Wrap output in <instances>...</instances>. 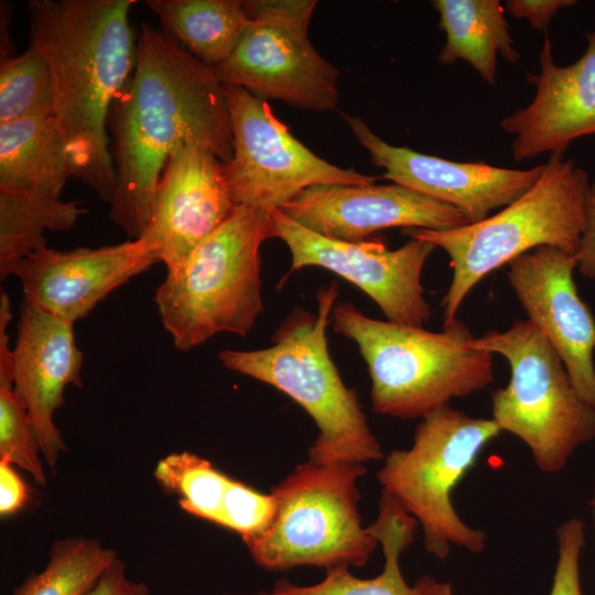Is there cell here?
Masks as SVG:
<instances>
[{
    "instance_id": "cell-1",
    "label": "cell",
    "mask_w": 595,
    "mask_h": 595,
    "mask_svg": "<svg viewBox=\"0 0 595 595\" xmlns=\"http://www.w3.org/2000/svg\"><path fill=\"white\" fill-rule=\"evenodd\" d=\"M108 130L116 175L109 216L136 239L149 225L162 172L180 145L199 144L224 163L234 153L224 85L212 67L147 23Z\"/></svg>"
},
{
    "instance_id": "cell-2",
    "label": "cell",
    "mask_w": 595,
    "mask_h": 595,
    "mask_svg": "<svg viewBox=\"0 0 595 595\" xmlns=\"http://www.w3.org/2000/svg\"><path fill=\"white\" fill-rule=\"evenodd\" d=\"M136 0H31L30 44L45 56L54 78V118L73 176L110 203L116 175L108 121L113 101L134 68L130 25Z\"/></svg>"
},
{
    "instance_id": "cell-3",
    "label": "cell",
    "mask_w": 595,
    "mask_h": 595,
    "mask_svg": "<svg viewBox=\"0 0 595 595\" xmlns=\"http://www.w3.org/2000/svg\"><path fill=\"white\" fill-rule=\"evenodd\" d=\"M331 320L335 332L357 344L371 378V407L379 414L423 419L494 380L493 354L472 346L474 336L457 317L431 332L374 320L340 302Z\"/></svg>"
},
{
    "instance_id": "cell-4",
    "label": "cell",
    "mask_w": 595,
    "mask_h": 595,
    "mask_svg": "<svg viewBox=\"0 0 595 595\" xmlns=\"http://www.w3.org/2000/svg\"><path fill=\"white\" fill-rule=\"evenodd\" d=\"M338 294L336 282L316 295L317 313L295 307L255 350L224 349L223 365L274 387L300 404L318 428L309 459L320 463L377 461L383 456L354 389L346 387L329 356L326 328Z\"/></svg>"
},
{
    "instance_id": "cell-5",
    "label": "cell",
    "mask_w": 595,
    "mask_h": 595,
    "mask_svg": "<svg viewBox=\"0 0 595 595\" xmlns=\"http://www.w3.org/2000/svg\"><path fill=\"white\" fill-rule=\"evenodd\" d=\"M272 237L267 209L238 205L167 270L153 300L176 349L187 351L218 333L246 336L252 329L263 311L260 247Z\"/></svg>"
},
{
    "instance_id": "cell-6",
    "label": "cell",
    "mask_w": 595,
    "mask_h": 595,
    "mask_svg": "<svg viewBox=\"0 0 595 595\" xmlns=\"http://www.w3.org/2000/svg\"><path fill=\"white\" fill-rule=\"evenodd\" d=\"M585 170L564 154H550L536 183L518 199L487 218L458 228L404 229L411 238L442 248L453 270L442 300L444 324L488 273L542 246L575 255L589 187Z\"/></svg>"
},
{
    "instance_id": "cell-7",
    "label": "cell",
    "mask_w": 595,
    "mask_h": 595,
    "mask_svg": "<svg viewBox=\"0 0 595 595\" xmlns=\"http://www.w3.org/2000/svg\"><path fill=\"white\" fill-rule=\"evenodd\" d=\"M366 473L357 462L296 465L270 491L277 502L271 524L246 543L253 562L272 572L365 565L379 544L359 512L357 483Z\"/></svg>"
},
{
    "instance_id": "cell-8",
    "label": "cell",
    "mask_w": 595,
    "mask_h": 595,
    "mask_svg": "<svg viewBox=\"0 0 595 595\" xmlns=\"http://www.w3.org/2000/svg\"><path fill=\"white\" fill-rule=\"evenodd\" d=\"M472 346L506 358L507 386L491 392L493 420L522 440L544 473L563 469L595 439V408L573 386L560 356L531 321L474 337Z\"/></svg>"
},
{
    "instance_id": "cell-9",
    "label": "cell",
    "mask_w": 595,
    "mask_h": 595,
    "mask_svg": "<svg viewBox=\"0 0 595 595\" xmlns=\"http://www.w3.org/2000/svg\"><path fill=\"white\" fill-rule=\"evenodd\" d=\"M500 432L493 419L445 405L422 419L410 448L393 450L385 457L377 473L382 491L422 526L424 548L435 558H446L452 545L473 553L486 548V533L461 519L451 496Z\"/></svg>"
},
{
    "instance_id": "cell-10",
    "label": "cell",
    "mask_w": 595,
    "mask_h": 595,
    "mask_svg": "<svg viewBox=\"0 0 595 595\" xmlns=\"http://www.w3.org/2000/svg\"><path fill=\"white\" fill-rule=\"evenodd\" d=\"M315 0H247L250 20L234 52L212 67L223 85L259 99L317 112L337 108L338 69L312 45L307 29Z\"/></svg>"
},
{
    "instance_id": "cell-11",
    "label": "cell",
    "mask_w": 595,
    "mask_h": 595,
    "mask_svg": "<svg viewBox=\"0 0 595 595\" xmlns=\"http://www.w3.org/2000/svg\"><path fill=\"white\" fill-rule=\"evenodd\" d=\"M224 89L234 142L226 174L237 206L281 208L310 186L368 185L379 178L321 159L290 133L266 100L241 87Z\"/></svg>"
},
{
    "instance_id": "cell-12",
    "label": "cell",
    "mask_w": 595,
    "mask_h": 595,
    "mask_svg": "<svg viewBox=\"0 0 595 595\" xmlns=\"http://www.w3.org/2000/svg\"><path fill=\"white\" fill-rule=\"evenodd\" d=\"M273 237L290 249V273L304 267L327 269L363 290L391 323L423 327L432 315L421 284L423 267L436 248L411 238L396 250L378 240L347 242L317 235L279 208L267 209Z\"/></svg>"
},
{
    "instance_id": "cell-13",
    "label": "cell",
    "mask_w": 595,
    "mask_h": 595,
    "mask_svg": "<svg viewBox=\"0 0 595 595\" xmlns=\"http://www.w3.org/2000/svg\"><path fill=\"white\" fill-rule=\"evenodd\" d=\"M573 255L542 246L508 263L507 278L528 320L563 361L580 396L595 408V317L580 298Z\"/></svg>"
},
{
    "instance_id": "cell-14",
    "label": "cell",
    "mask_w": 595,
    "mask_h": 595,
    "mask_svg": "<svg viewBox=\"0 0 595 595\" xmlns=\"http://www.w3.org/2000/svg\"><path fill=\"white\" fill-rule=\"evenodd\" d=\"M343 117L358 143L369 152L372 164L385 169L382 178L457 208L469 224L518 199L532 187L543 169L542 164L515 170L420 153L385 142L358 117Z\"/></svg>"
},
{
    "instance_id": "cell-15",
    "label": "cell",
    "mask_w": 595,
    "mask_h": 595,
    "mask_svg": "<svg viewBox=\"0 0 595 595\" xmlns=\"http://www.w3.org/2000/svg\"><path fill=\"white\" fill-rule=\"evenodd\" d=\"M279 209L317 235L347 242L386 228L447 230L469 224L457 208L394 183L314 185Z\"/></svg>"
},
{
    "instance_id": "cell-16",
    "label": "cell",
    "mask_w": 595,
    "mask_h": 595,
    "mask_svg": "<svg viewBox=\"0 0 595 595\" xmlns=\"http://www.w3.org/2000/svg\"><path fill=\"white\" fill-rule=\"evenodd\" d=\"M236 206L226 163L199 144L184 143L167 160L149 225L139 238L170 270L224 224Z\"/></svg>"
},
{
    "instance_id": "cell-17",
    "label": "cell",
    "mask_w": 595,
    "mask_h": 595,
    "mask_svg": "<svg viewBox=\"0 0 595 595\" xmlns=\"http://www.w3.org/2000/svg\"><path fill=\"white\" fill-rule=\"evenodd\" d=\"M159 262L137 238L98 248L56 250L41 247L17 268L24 300L75 323L113 290Z\"/></svg>"
},
{
    "instance_id": "cell-18",
    "label": "cell",
    "mask_w": 595,
    "mask_h": 595,
    "mask_svg": "<svg viewBox=\"0 0 595 595\" xmlns=\"http://www.w3.org/2000/svg\"><path fill=\"white\" fill-rule=\"evenodd\" d=\"M586 50L573 64L553 62L551 42L544 36L540 73H528L536 95L526 107L501 119L502 130L512 134L516 161L539 154H564L576 139L595 134V30L584 34Z\"/></svg>"
},
{
    "instance_id": "cell-19",
    "label": "cell",
    "mask_w": 595,
    "mask_h": 595,
    "mask_svg": "<svg viewBox=\"0 0 595 595\" xmlns=\"http://www.w3.org/2000/svg\"><path fill=\"white\" fill-rule=\"evenodd\" d=\"M12 353L13 388L26 404L42 456L54 469L67 450L54 412L65 402L68 385L83 386L84 354L75 340L74 323L23 299Z\"/></svg>"
},
{
    "instance_id": "cell-20",
    "label": "cell",
    "mask_w": 595,
    "mask_h": 595,
    "mask_svg": "<svg viewBox=\"0 0 595 595\" xmlns=\"http://www.w3.org/2000/svg\"><path fill=\"white\" fill-rule=\"evenodd\" d=\"M418 521L391 495L382 491L377 519L369 529L382 548L385 564L379 575L360 578L347 566L326 571L325 577L312 585H296L278 580L261 595H453L452 584L423 575L409 585L400 570L401 553L413 542Z\"/></svg>"
},
{
    "instance_id": "cell-21",
    "label": "cell",
    "mask_w": 595,
    "mask_h": 595,
    "mask_svg": "<svg viewBox=\"0 0 595 595\" xmlns=\"http://www.w3.org/2000/svg\"><path fill=\"white\" fill-rule=\"evenodd\" d=\"M73 169L54 116L0 123V190L60 199Z\"/></svg>"
},
{
    "instance_id": "cell-22",
    "label": "cell",
    "mask_w": 595,
    "mask_h": 595,
    "mask_svg": "<svg viewBox=\"0 0 595 595\" xmlns=\"http://www.w3.org/2000/svg\"><path fill=\"white\" fill-rule=\"evenodd\" d=\"M439 28L446 41L439 62H467L490 85L496 84L497 55L510 63L520 58L499 0H433Z\"/></svg>"
},
{
    "instance_id": "cell-23",
    "label": "cell",
    "mask_w": 595,
    "mask_h": 595,
    "mask_svg": "<svg viewBox=\"0 0 595 595\" xmlns=\"http://www.w3.org/2000/svg\"><path fill=\"white\" fill-rule=\"evenodd\" d=\"M162 30L214 67L234 52L250 20L241 0H147Z\"/></svg>"
},
{
    "instance_id": "cell-24",
    "label": "cell",
    "mask_w": 595,
    "mask_h": 595,
    "mask_svg": "<svg viewBox=\"0 0 595 595\" xmlns=\"http://www.w3.org/2000/svg\"><path fill=\"white\" fill-rule=\"evenodd\" d=\"M86 212L77 201L0 190V278L6 280L28 256L46 246L44 231L73 228Z\"/></svg>"
},
{
    "instance_id": "cell-25",
    "label": "cell",
    "mask_w": 595,
    "mask_h": 595,
    "mask_svg": "<svg viewBox=\"0 0 595 595\" xmlns=\"http://www.w3.org/2000/svg\"><path fill=\"white\" fill-rule=\"evenodd\" d=\"M118 558L113 549L93 538L57 540L44 569L30 574L12 595H87Z\"/></svg>"
},
{
    "instance_id": "cell-26",
    "label": "cell",
    "mask_w": 595,
    "mask_h": 595,
    "mask_svg": "<svg viewBox=\"0 0 595 595\" xmlns=\"http://www.w3.org/2000/svg\"><path fill=\"white\" fill-rule=\"evenodd\" d=\"M153 476L185 512L219 526L231 478L208 459L187 451L171 453L156 463Z\"/></svg>"
},
{
    "instance_id": "cell-27",
    "label": "cell",
    "mask_w": 595,
    "mask_h": 595,
    "mask_svg": "<svg viewBox=\"0 0 595 595\" xmlns=\"http://www.w3.org/2000/svg\"><path fill=\"white\" fill-rule=\"evenodd\" d=\"M55 85L51 67L31 45L20 55L1 58L0 123L54 116Z\"/></svg>"
},
{
    "instance_id": "cell-28",
    "label": "cell",
    "mask_w": 595,
    "mask_h": 595,
    "mask_svg": "<svg viewBox=\"0 0 595 595\" xmlns=\"http://www.w3.org/2000/svg\"><path fill=\"white\" fill-rule=\"evenodd\" d=\"M39 441L23 399L13 380L0 377V461L26 472L36 485L45 486Z\"/></svg>"
},
{
    "instance_id": "cell-29",
    "label": "cell",
    "mask_w": 595,
    "mask_h": 595,
    "mask_svg": "<svg viewBox=\"0 0 595 595\" xmlns=\"http://www.w3.org/2000/svg\"><path fill=\"white\" fill-rule=\"evenodd\" d=\"M277 509L274 496L255 490L231 478L221 508L219 526L232 530L245 543L262 534Z\"/></svg>"
},
{
    "instance_id": "cell-30",
    "label": "cell",
    "mask_w": 595,
    "mask_h": 595,
    "mask_svg": "<svg viewBox=\"0 0 595 595\" xmlns=\"http://www.w3.org/2000/svg\"><path fill=\"white\" fill-rule=\"evenodd\" d=\"M559 558L549 595H582L580 556L585 547V524L578 518L563 522L556 530Z\"/></svg>"
},
{
    "instance_id": "cell-31",
    "label": "cell",
    "mask_w": 595,
    "mask_h": 595,
    "mask_svg": "<svg viewBox=\"0 0 595 595\" xmlns=\"http://www.w3.org/2000/svg\"><path fill=\"white\" fill-rule=\"evenodd\" d=\"M574 4L575 0H507L505 7L513 18L526 19L534 30L547 34L558 11Z\"/></svg>"
},
{
    "instance_id": "cell-32",
    "label": "cell",
    "mask_w": 595,
    "mask_h": 595,
    "mask_svg": "<svg viewBox=\"0 0 595 595\" xmlns=\"http://www.w3.org/2000/svg\"><path fill=\"white\" fill-rule=\"evenodd\" d=\"M576 270L595 280V177L589 183L585 201L584 226L576 253Z\"/></svg>"
},
{
    "instance_id": "cell-33",
    "label": "cell",
    "mask_w": 595,
    "mask_h": 595,
    "mask_svg": "<svg viewBox=\"0 0 595 595\" xmlns=\"http://www.w3.org/2000/svg\"><path fill=\"white\" fill-rule=\"evenodd\" d=\"M87 595H151L148 585L132 580L126 563L118 558L99 577Z\"/></svg>"
},
{
    "instance_id": "cell-34",
    "label": "cell",
    "mask_w": 595,
    "mask_h": 595,
    "mask_svg": "<svg viewBox=\"0 0 595 595\" xmlns=\"http://www.w3.org/2000/svg\"><path fill=\"white\" fill-rule=\"evenodd\" d=\"M29 494L25 483L15 472L12 464L0 461V515L11 516L21 510L28 502Z\"/></svg>"
},
{
    "instance_id": "cell-35",
    "label": "cell",
    "mask_w": 595,
    "mask_h": 595,
    "mask_svg": "<svg viewBox=\"0 0 595 595\" xmlns=\"http://www.w3.org/2000/svg\"><path fill=\"white\" fill-rule=\"evenodd\" d=\"M591 507H592V511H593L594 529H595V491H594L593 498L591 500Z\"/></svg>"
},
{
    "instance_id": "cell-36",
    "label": "cell",
    "mask_w": 595,
    "mask_h": 595,
    "mask_svg": "<svg viewBox=\"0 0 595 595\" xmlns=\"http://www.w3.org/2000/svg\"><path fill=\"white\" fill-rule=\"evenodd\" d=\"M256 595H261L260 593L256 594Z\"/></svg>"
}]
</instances>
